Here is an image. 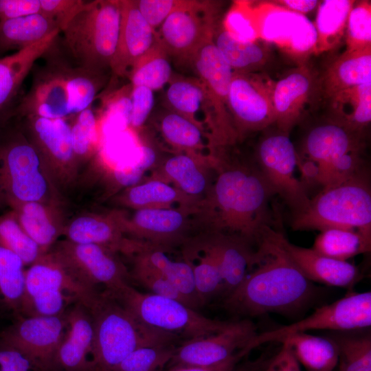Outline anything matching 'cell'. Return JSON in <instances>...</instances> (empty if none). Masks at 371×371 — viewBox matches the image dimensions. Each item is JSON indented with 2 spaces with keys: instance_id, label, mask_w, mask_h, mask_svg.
Returning a JSON list of instances; mask_svg holds the SVG:
<instances>
[{
  "instance_id": "obj_9",
  "label": "cell",
  "mask_w": 371,
  "mask_h": 371,
  "mask_svg": "<svg viewBox=\"0 0 371 371\" xmlns=\"http://www.w3.org/2000/svg\"><path fill=\"white\" fill-rule=\"evenodd\" d=\"M120 0L86 2L62 32L64 44L78 67L94 71L110 69L118 40Z\"/></svg>"
},
{
  "instance_id": "obj_44",
  "label": "cell",
  "mask_w": 371,
  "mask_h": 371,
  "mask_svg": "<svg viewBox=\"0 0 371 371\" xmlns=\"http://www.w3.org/2000/svg\"><path fill=\"white\" fill-rule=\"evenodd\" d=\"M204 100V87L199 78L172 77L166 93L169 111L201 124L196 114L202 110Z\"/></svg>"
},
{
  "instance_id": "obj_46",
  "label": "cell",
  "mask_w": 371,
  "mask_h": 371,
  "mask_svg": "<svg viewBox=\"0 0 371 371\" xmlns=\"http://www.w3.org/2000/svg\"><path fill=\"white\" fill-rule=\"evenodd\" d=\"M0 245L18 256L25 267L47 253L28 236L12 210L0 216Z\"/></svg>"
},
{
  "instance_id": "obj_43",
  "label": "cell",
  "mask_w": 371,
  "mask_h": 371,
  "mask_svg": "<svg viewBox=\"0 0 371 371\" xmlns=\"http://www.w3.org/2000/svg\"><path fill=\"white\" fill-rule=\"evenodd\" d=\"M128 77L132 86H144L157 91L169 83L172 71L169 56L158 41L133 65Z\"/></svg>"
},
{
  "instance_id": "obj_14",
  "label": "cell",
  "mask_w": 371,
  "mask_h": 371,
  "mask_svg": "<svg viewBox=\"0 0 371 371\" xmlns=\"http://www.w3.org/2000/svg\"><path fill=\"white\" fill-rule=\"evenodd\" d=\"M255 161L274 194L281 197L293 215L308 207L311 198L297 175V150L289 134L278 130L264 136L256 148Z\"/></svg>"
},
{
  "instance_id": "obj_37",
  "label": "cell",
  "mask_w": 371,
  "mask_h": 371,
  "mask_svg": "<svg viewBox=\"0 0 371 371\" xmlns=\"http://www.w3.org/2000/svg\"><path fill=\"white\" fill-rule=\"evenodd\" d=\"M59 30L56 22L42 14L0 21V52L20 50Z\"/></svg>"
},
{
  "instance_id": "obj_39",
  "label": "cell",
  "mask_w": 371,
  "mask_h": 371,
  "mask_svg": "<svg viewBox=\"0 0 371 371\" xmlns=\"http://www.w3.org/2000/svg\"><path fill=\"white\" fill-rule=\"evenodd\" d=\"M331 100L335 121L363 134L371 121V80L340 91Z\"/></svg>"
},
{
  "instance_id": "obj_38",
  "label": "cell",
  "mask_w": 371,
  "mask_h": 371,
  "mask_svg": "<svg viewBox=\"0 0 371 371\" xmlns=\"http://www.w3.org/2000/svg\"><path fill=\"white\" fill-rule=\"evenodd\" d=\"M25 269L18 256L0 245V315L21 317Z\"/></svg>"
},
{
  "instance_id": "obj_59",
  "label": "cell",
  "mask_w": 371,
  "mask_h": 371,
  "mask_svg": "<svg viewBox=\"0 0 371 371\" xmlns=\"http://www.w3.org/2000/svg\"><path fill=\"white\" fill-rule=\"evenodd\" d=\"M8 117H0V127L8 120Z\"/></svg>"
},
{
  "instance_id": "obj_22",
  "label": "cell",
  "mask_w": 371,
  "mask_h": 371,
  "mask_svg": "<svg viewBox=\"0 0 371 371\" xmlns=\"http://www.w3.org/2000/svg\"><path fill=\"white\" fill-rule=\"evenodd\" d=\"M215 177L211 153H181L159 161L152 178L172 184L197 206L208 194Z\"/></svg>"
},
{
  "instance_id": "obj_8",
  "label": "cell",
  "mask_w": 371,
  "mask_h": 371,
  "mask_svg": "<svg viewBox=\"0 0 371 371\" xmlns=\"http://www.w3.org/2000/svg\"><path fill=\"white\" fill-rule=\"evenodd\" d=\"M100 295L49 251L25 269L21 317L60 315L76 304L89 311Z\"/></svg>"
},
{
  "instance_id": "obj_25",
  "label": "cell",
  "mask_w": 371,
  "mask_h": 371,
  "mask_svg": "<svg viewBox=\"0 0 371 371\" xmlns=\"http://www.w3.org/2000/svg\"><path fill=\"white\" fill-rule=\"evenodd\" d=\"M193 237L217 260L223 282V295H227L243 281L251 269L257 246L241 236L219 232L199 231Z\"/></svg>"
},
{
  "instance_id": "obj_54",
  "label": "cell",
  "mask_w": 371,
  "mask_h": 371,
  "mask_svg": "<svg viewBox=\"0 0 371 371\" xmlns=\"http://www.w3.org/2000/svg\"><path fill=\"white\" fill-rule=\"evenodd\" d=\"M41 14L54 20L60 32L83 9L82 0H40Z\"/></svg>"
},
{
  "instance_id": "obj_20",
  "label": "cell",
  "mask_w": 371,
  "mask_h": 371,
  "mask_svg": "<svg viewBox=\"0 0 371 371\" xmlns=\"http://www.w3.org/2000/svg\"><path fill=\"white\" fill-rule=\"evenodd\" d=\"M65 313L20 317L0 333V343L17 350L45 369L53 371L54 355L67 330Z\"/></svg>"
},
{
  "instance_id": "obj_10",
  "label": "cell",
  "mask_w": 371,
  "mask_h": 371,
  "mask_svg": "<svg viewBox=\"0 0 371 371\" xmlns=\"http://www.w3.org/2000/svg\"><path fill=\"white\" fill-rule=\"evenodd\" d=\"M104 293L145 324L183 341L217 333L230 323L208 318L179 300L140 292L128 284L113 293Z\"/></svg>"
},
{
  "instance_id": "obj_5",
  "label": "cell",
  "mask_w": 371,
  "mask_h": 371,
  "mask_svg": "<svg viewBox=\"0 0 371 371\" xmlns=\"http://www.w3.org/2000/svg\"><path fill=\"white\" fill-rule=\"evenodd\" d=\"M0 127V207L39 201L65 204L20 125Z\"/></svg>"
},
{
  "instance_id": "obj_53",
  "label": "cell",
  "mask_w": 371,
  "mask_h": 371,
  "mask_svg": "<svg viewBox=\"0 0 371 371\" xmlns=\"http://www.w3.org/2000/svg\"><path fill=\"white\" fill-rule=\"evenodd\" d=\"M249 350H243L229 359L210 367L175 365L164 371H262L263 362L260 358L255 360H244L250 353Z\"/></svg>"
},
{
  "instance_id": "obj_21",
  "label": "cell",
  "mask_w": 371,
  "mask_h": 371,
  "mask_svg": "<svg viewBox=\"0 0 371 371\" xmlns=\"http://www.w3.org/2000/svg\"><path fill=\"white\" fill-rule=\"evenodd\" d=\"M212 1L199 8L170 14L157 30V41L169 57L189 62L197 49L212 36L216 21Z\"/></svg>"
},
{
  "instance_id": "obj_19",
  "label": "cell",
  "mask_w": 371,
  "mask_h": 371,
  "mask_svg": "<svg viewBox=\"0 0 371 371\" xmlns=\"http://www.w3.org/2000/svg\"><path fill=\"white\" fill-rule=\"evenodd\" d=\"M258 334L248 319L230 322L222 331L179 344L166 368L175 365L210 367L223 363L243 350Z\"/></svg>"
},
{
  "instance_id": "obj_56",
  "label": "cell",
  "mask_w": 371,
  "mask_h": 371,
  "mask_svg": "<svg viewBox=\"0 0 371 371\" xmlns=\"http://www.w3.org/2000/svg\"><path fill=\"white\" fill-rule=\"evenodd\" d=\"M41 14L40 0H0V21Z\"/></svg>"
},
{
  "instance_id": "obj_23",
  "label": "cell",
  "mask_w": 371,
  "mask_h": 371,
  "mask_svg": "<svg viewBox=\"0 0 371 371\" xmlns=\"http://www.w3.org/2000/svg\"><path fill=\"white\" fill-rule=\"evenodd\" d=\"M319 87L315 75L305 65L275 82L273 104L278 130L289 134L308 111Z\"/></svg>"
},
{
  "instance_id": "obj_45",
  "label": "cell",
  "mask_w": 371,
  "mask_h": 371,
  "mask_svg": "<svg viewBox=\"0 0 371 371\" xmlns=\"http://www.w3.org/2000/svg\"><path fill=\"white\" fill-rule=\"evenodd\" d=\"M334 332L328 337L338 348L339 371H371L370 335Z\"/></svg>"
},
{
  "instance_id": "obj_2",
  "label": "cell",
  "mask_w": 371,
  "mask_h": 371,
  "mask_svg": "<svg viewBox=\"0 0 371 371\" xmlns=\"http://www.w3.org/2000/svg\"><path fill=\"white\" fill-rule=\"evenodd\" d=\"M280 232L267 227L258 243L251 269L224 297L223 307L243 316L290 313L306 307L316 293L280 244Z\"/></svg>"
},
{
  "instance_id": "obj_24",
  "label": "cell",
  "mask_w": 371,
  "mask_h": 371,
  "mask_svg": "<svg viewBox=\"0 0 371 371\" xmlns=\"http://www.w3.org/2000/svg\"><path fill=\"white\" fill-rule=\"evenodd\" d=\"M66 333L53 360V371H97L89 311L76 304L65 313Z\"/></svg>"
},
{
  "instance_id": "obj_12",
  "label": "cell",
  "mask_w": 371,
  "mask_h": 371,
  "mask_svg": "<svg viewBox=\"0 0 371 371\" xmlns=\"http://www.w3.org/2000/svg\"><path fill=\"white\" fill-rule=\"evenodd\" d=\"M234 3L256 40L273 43L299 59L313 53L316 31L304 14L291 11L275 1H239Z\"/></svg>"
},
{
  "instance_id": "obj_51",
  "label": "cell",
  "mask_w": 371,
  "mask_h": 371,
  "mask_svg": "<svg viewBox=\"0 0 371 371\" xmlns=\"http://www.w3.org/2000/svg\"><path fill=\"white\" fill-rule=\"evenodd\" d=\"M131 261L132 268L129 278L150 291V293L175 299L188 306L183 295L161 273L144 264Z\"/></svg>"
},
{
  "instance_id": "obj_33",
  "label": "cell",
  "mask_w": 371,
  "mask_h": 371,
  "mask_svg": "<svg viewBox=\"0 0 371 371\" xmlns=\"http://www.w3.org/2000/svg\"><path fill=\"white\" fill-rule=\"evenodd\" d=\"M371 80V47L346 50L328 68L320 90L332 98L337 93Z\"/></svg>"
},
{
  "instance_id": "obj_58",
  "label": "cell",
  "mask_w": 371,
  "mask_h": 371,
  "mask_svg": "<svg viewBox=\"0 0 371 371\" xmlns=\"http://www.w3.org/2000/svg\"><path fill=\"white\" fill-rule=\"evenodd\" d=\"M284 8L302 14L312 11L319 4L316 0H282L274 1Z\"/></svg>"
},
{
  "instance_id": "obj_55",
  "label": "cell",
  "mask_w": 371,
  "mask_h": 371,
  "mask_svg": "<svg viewBox=\"0 0 371 371\" xmlns=\"http://www.w3.org/2000/svg\"><path fill=\"white\" fill-rule=\"evenodd\" d=\"M0 371H49L17 350L0 343Z\"/></svg>"
},
{
  "instance_id": "obj_28",
  "label": "cell",
  "mask_w": 371,
  "mask_h": 371,
  "mask_svg": "<svg viewBox=\"0 0 371 371\" xmlns=\"http://www.w3.org/2000/svg\"><path fill=\"white\" fill-rule=\"evenodd\" d=\"M166 253L168 251L158 247L132 240L125 256L161 273L183 295L190 308L196 310L202 307L190 265L183 258L173 260Z\"/></svg>"
},
{
  "instance_id": "obj_3",
  "label": "cell",
  "mask_w": 371,
  "mask_h": 371,
  "mask_svg": "<svg viewBox=\"0 0 371 371\" xmlns=\"http://www.w3.org/2000/svg\"><path fill=\"white\" fill-rule=\"evenodd\" d=\"M41 69L14 112L19 117L75 115L91 106L106 80L105 72L72 67L62 61H52Z\"/></svg>"
},
{
  "instance_id": "obj_36",
  "label": "cell",
  "mask_w": 371,
  "mask_h": 371,
  "mask_svg": "<svg viewBox=\"0 0 371 371\" xmlns=\"http://www.w3.org/2000/svg\"><path fill=\"white\" fill-rule=\"evenodd\" d=\"M280 343H284L289 347L298 362L307 371H333L338 364L337 346L328 336L300 333L286 337Z\"/></svg>"
},
{
  "instance_id": "obj_15",
  "label": "cell",
  "mask_w": 371,
  "mask_h": 371,
  "mask_svg": "<svg viewBox=\"0 0 371 371\" xmlns=\"http://www.w3.org/2000/svg\"><path fill=\"white\" fill-rule=\"evenodd\" d=\"M371 326V292L352 293L317 308L308 317L289 325L258 333L249 344L251 350L269 342H280L295 333L315 330H359Z\"/></svg>"
},
{
  "instance_id": "obj_16",
  "label": "cell",
  "mask_w": 371,
  "mask_h": 371,
  "mask_svg": "<svg viewBox=\"0 0 371 371\" xmlns=\"http://www.w3.org/2000/svg\"><path fill=\"white\" fill-rule=\"evenodd\" d=\"M196 210L178 206L169 208L141 209L129 216L117 210L124 235L169 252L182 246L196 231Z\"/></svg>"
},
{
  "instance_id": "obj_18",
  "label": "cell",
  "mask_w": 371,
  "mask_h": 371,
  "mask_svg": "<svg viewBox=\"0 0 371 371\" xmlns=\"http://www.w3.org/2000/svg\"><path fill=\"white\" fill-rule=\"evenodd\" d=\"M51 251L81 282L113 293L128 284L129 271L115 252L98 245L58 240ZM97 290V289H96Z\"/></svg>"
},
{
  "instance_id": "obj_32",
  "label": "cell",
  "mask_w": 371,
  "mask_h": 371,
  "mask_svg": "<svg viewBox=\"0 0 371 371\" xmlns=\"http://www.w3.org/2000/svg\"><path fill=\"white\" fill-rule=\"evenodd\" d=\"M113 203L134 210L169 208L175 204L196 210V205L172 185L150 178L126 188L113 199Z\"/></svg>"
},
{
  "instance_id": "obj_29",
  "label": "cell",
  "mask_w": 371,
  "mask_h": 371,
  "mask_svg": "<svg viewBox=\"0 0 371 371\" xmlns=\"http://www.w3.org/2000/svg\"><path fill=\"white\" fill-rule=\"evenodd\" d=\"M63 236L72 243L101 245L122 254L129 240L122 231L117 210L80 214L67 222Z\"/></svg>"
},
{
  "instance_id": "obj_13",
  "label": "cell",
  "mask_w": 371,
  "mask_h": 371,
  "mask_svg": "<svg viewBox=\"0 0 371 371\" xmlns=\"http://www.w3.org/2000/svg\"><path fill=\"white\" fill-rule=\"evenodd\" d=\"M20 126L38 151L44 168L58 192L64 193L76 183L80 165L75 157L71 124L67 118L23 117Z\"/></svg>"
},
{
  "instance_id": "obj_35",
  "label": "cell",
  "mask_w": 371,
  "mask_h": 371,
  "mask_svg": "<svg viewBox=\"0 0 371 371\" xmlns=\"http://www.w3.org/2000/svg\"><path fill=\"white\" fill-rule=\"evenodd\" d=\"M181 247L183 258L191 266L203 306L215 295L223 294V278L214 256L192 236Z\"/></svg>"
},
{
  "instance_id": "obj_50",
  "label": "cell",
  "mask_w": 371,
  "mask_h": 371,
  "mask_svg": "<svg viewBox=\"0 0 371 371\" xmlns=\"http://www.w3.org/2000/svg\"><path fill=\"white\" fill-rule=\"evenodd\" d=\"M207 1L196 0H135L140 13L155 30L172 12L204 5Z\"/></svg>"
},
{
  "instance_id": "obj_47",
  "label": "cell",
  "mask_w": 371,
  "mask_h": 371,
  "mask_svg": "<svg viewBox=\"0 0 371 371\" xmlns=\"http://www.w3.org/2000/svg\"><path fill=\"white\" fill-rule=\"evenodd\" d=\"M179 344H157L139 348L112 371H164Z\"/></svg>"
},
{
  "instance_id": "obj_11",
  "label": "cell",
  "mask_w": 371,
  "mask_h": 371,
  "mask_svg": "<svg viewBox=\"0 0 371 371\" xmlns=\"http://www.w3.org/2000/svg\"><path fill=\"white\" fill-rule=\"evenodd\" d=\"M205 90L202 111L209 130L210 149L229 147L238 141L228 109L233 70L213 42L207 39L189 62Z\"/></svg>"
},
{
  "instance_id": "obj_40",
  "label": "cell",
  "mask_w": 371,
  "mask_h": 371,
  "mask_svg": "<svg viewBox=\"0 0 371 371\" xmlns=\"http://www.w3.org/2000/svg\"><path fill=\"white\" fill-rule=\"evenodd\" d=\"M159 131L165 142L174 149L187 153H201L210 148L209 136L203 124L168 111L161 115Z\"/></svg>"
},
{
  "instance_id": "obj_34",
  "label": "cell",
  "mask_w": 371,
  "mask_h": 371,
  "mask_svg": "<svg viewBox=\"0 0 371 371\" xmlns=\"http://www.w3.org/2000/svg\"><path fill=\"white\" fill-rule=\"evenodd\" d=\"M213 42L234 72H257L268 60L269 49L263 41L241 40L216 22Z\"/></svg>"
},
{
  "instance_id": "obj_49",
  "label": "cell",
  "mask_w": 371,
  "mask_h": 371,
  "mask_svg": "<svg viewBox=\"0 0 371 371\" xmlns=\"http://www.w3.org/2000/svg\"><path fill=\"white\" fill-rule=\"evenodd\" d=\"M348 51L371 47V3L368 1L355 3L346 24Z\"/></svg>"
},
{
  "instance_id": "obj_41",
  "label": "cell",
  "mask_w": 371,
  "mask_h": 371,
  "mask_svg": "<svg viewBox=\"0 0 371 371\" xmlns=\"http://www.w3.org/2000/svg\"><path fill=\"white\" fill-rule=\"evenodd\" d=\"M354 3L351 0H325L319 4L313 23L316 31L313 53L331 49L339 42Z\"/></svg>"
},
{
  "instance_id": "obj_42",
  "label": "cell",
  "mask_w": 371,
  "mask_h": 371,
  "mask_svg": "<svg viewBox=\"0 0 371 371\" xmlns=\"http://www.w3.org/2000/svg\"><path fill=\"white\" fill-rule=\"evenodd\" d=\"M370 237L344 228H328L320 231L312 247L320 254L343 261L370 252Z\"/></svg>"
},
{
  "instance_id": "obj_52",
  "label": "cell",
  "mask_w": 371,
  "mask_h": 371,
  "mask_svg": "<svg viewBox=\"0 0 371 371\" xmlns=\"http://www.w3.org/2000/svg\"><path fill=\"white\" fill-rule=\"evenodd\" d=\"M155 102L153 91L144 86H132L127 124L139 129L151 113Z\"/></svg>"
},
{
  "instance_id": "obj_30",
  "label": "cell",
  "mask_w": 371,
  "mask_h": 371,
  "mask_svg": "<svg viewBox=\"0 0 371 371\" xmlns=\"http://www.w3.org/2000/svg\"><path fill=\"white\" fill-rule=\"evenodd\" d=\"M63 205L27 202L11 209L28 236L48 252L63 235L67 223Z\"/></svg>"
},
{
  "instance_id": "obj_17",
  "label": "cell",
  "mask_w": 371,
  "mask_h": 371,
  "mask_svg": "<svg viewBox=\"0 0 371 371\" xmlns=\"http://www.w3.org/2000/svg\"><path fill=\"white\" fill-rule=\"evenodd\" d=\"M274 83L262 73L233 72L228 109L238 140L274 124Z\"/></svg>"
},
{
  "instance_id": "obj_7",
  "label": "cell",
  "mask_w": 371,
  "mask_h": 371,
  "mask_svg": "<svg viewBox=\"0 0 371 371\" xmlns=\"http://www.w3.org/2000/svg\"><path fill=\"white\" fill-rule=\"evenodd\" d=\"M294 230L344 228L371 238V190L368 170L326 188L301 213L292 215Z\"/></svg>"
},
{
  "instance_id": "obj_6",
  "label": "cell",
  "mask_w": 371,
  "mask_h": 371,
  "mask_svg": "<svg viewBox=\"0 0 371 371\" xmlns=\"http://www.w3.org/2000/svg\"><path fill=\"white\" fill-rule=\"evenodd\" d=\"M89 312L97 371H112L128 355L142 346L183 341L177 335L145 324L104 292Z\"/></svg>"
},
{
  "instance_id": "obj_57",
  "label": "cell",
  "mask_w": 371,
  "mask_h": 371,
  "mask_svg": "<svg viewBox=\"0 0 371 371\" xmlns=\"http://www.w3.org/2000/svg\"><path fill=\"white\" fill-rule=\"evenodd\" d=\"M281 344L280 350L269 358L262 371H301L300 363L289 347Z\"/></svg>"
},
{
  "instance_id": "obj_31",
  "label": "cell",
  "mask_w": 371,
  "mask_h": 371,
  "mask_svg": "<svg viewBox=\"0 0 371 371\" xmlns=\"http://www.w3.org/2000/svg\"><path fill=\"white\" fill-rule=\"evenodd\" d=\"M60 30L0 58V117L12 101L34 63L51 49Z\"/></svg>"
},
{
  "instance_id": "obj_27",
  "label": "cell",
  "mask_w": 371,
  "mask_h": 371,
  "mask_svg": "<svg viewBox=\"0 0 371 371\" xmlns=\"http://www.w3.org/2000/svg\"><path fill=\"white\" fill-rule=\"evenodd\" d=\"M280 242L289 256L310 281L328 286L350 288L357 283L361 273L359 269L348 261L325 256L312 248H304L291 243L280 232Z\"/></svg>"
},
{
  "instance_id": "obj_26",
  "label": "cell",
  "mask_w": 371,
  "mask_h": 371,
  "mask_svg": "<svg viewBox=\"0 0 371 371\" xmlns=\"http://www.w3.org/2000/svg\"><path fill=\"white\" fill-rule=\"evenodd\" d=\"M120 32L110 69L117 76H128L136 61L157 42V35L135 0H120Z\"/></svg>"
},
{
  "instance_id": "obj_1",
  "label": "cell",
  "mask_w": 371,
  "mask_h": 371,
  "mask_svg": "<svg viewBox=\"0 0 371 371\" xmlns=\"http://www.w3.org/2000/svg\"><path fill=\"white\" fill-rule=\"evenodd\" d=\"M226 148L212 153L215 177L197 208V229L237 235L257 246L265 228L272 227L270 201L276 194L255 159L232 157Z\"/></svg>"
},
{
  "instance_id": "obj_48",
  "label": "cell",
  "mask_w": 371,
  "mask_h": 371,
  "mask_svg": "<svg viewBox=\"0 0 371 371\" xmlns=\"http://www.w3.org/2000/svg\"><path fill=\"white\" fill-rule=\"evenodd\" d=\"M70 124L72 148L80 166L93 156L96 150V117L90 106L75 115Z\"/></svg>"
},
{
  "instance_id": "obj_4",
  "label": "cell",
  "mask_w": 371,
  "mask_h": 371,
  "mask_svg": "<svg viewBox=\"0 0 371 371\" xmlns=\"http://www.w3.org/2000/svg\"><path fill=\"white\" fill-rule=\"evenodd\" d=\"M363 134L334 120L313 128L302 153L297 152L300 177L321 190L337 185L368 170L363 158Z\"/></svg>"
}]
</instances>
